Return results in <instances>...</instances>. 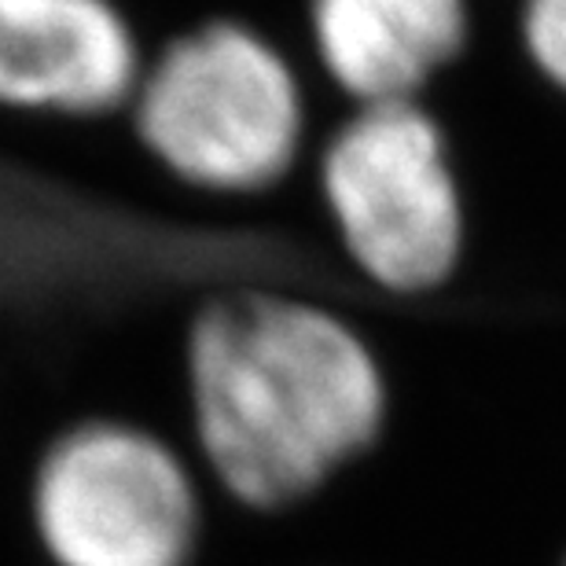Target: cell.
<instances>
[{"instance_id":"obj_1","label":"cell","mask_w":566,"mask_h":566,"mask_svg":"<svg viewBox=\"0 0 566 566\" xmlns=\"http://www.w3.org/2000/svg\"><path fill=\"white\" fill-rule=\"evenodd\" d=\"M387 394L368 346L262 283L207 294L185 332V446L254 512L313 493L371 446Z\"/></svg>"},{"instance_id":"obj_2","label":"cell","mask_w":566,"mask_h":566,"mask_svg":"<svg viewBox=\"0 0 566 566\" xmlns=\"http://www.w3.org/2000/svg\"><path fill=\"white\" fill-rule=\"evenodd\" d=\"M122 118L166 180L229 207L287 180L305 137V96L269 30L218 15L147 55Z\"/></svg>"},{"instance_id":"obj_3","label":"cell","mask_w":566,"mask_h":566,"mask_svg":"<svg viewBox=\"0 0 566 566\" xmlns=\"http://www.w3.org/2000/svg\"><path fill=\"white\" fill-rule=\"evenodd\" d=\"M27 526L44 566H191L202 490L188 446L122 416L63 427L30 471Z\"/></svg>"},{"instance_id":"obj_4","label":"cell","mask_w":566,"mask_h":566,"mask_svg":"<svg viewBox=\"0 0 566 566\" xmlns=\"http://www.w3.org/2000/svg\"><path fill=\"white\" fill-rule=\"evenodd\" d=\"M321 191L371 283L420 294L452 276L463 207L441 129L420 104L360 107L324 147Z\"/></svg>"},{"instance_id":"obj_5","label":"cell","mask_w":566,"mask_h":566,"mask_svg":"<svg viewBox=\"0 0 566 566\" xmlns=\"http://www.w3.org/2000/svg\"><path fill=\"white\" fill-rule=\"evenodd\" d=\"M147 49L115 0H0V111L111 122L133 104Z\"/></svg>"},{"instance_id":"obj_6","label":"cell","mask_w":566,"mask_h":566,"mask_svg":"<svg viewBox=\"0 0 566 566\" xmlns=\"http://www.w3.org/2000/svg\"><path fill=\"white\" fill-rule=\"evenodd\" d=\"M324 71L365 107L416 104V93L468 41L463 0H310Z\"/></svg>"},{"instance_id":"obj_7","label":"cell","mask_w":566,"mask_h":566,"mask_svg":"<svg viewBox=\"0 0 566 566\" xmlns=\"http://www.w3.org/2000/svg\"><path fill=\"white\" fill-rule=\"evenodd\" d=\"M523 41L541 74L566 93V0H526Z\"/></svg>"}]
</instances>
